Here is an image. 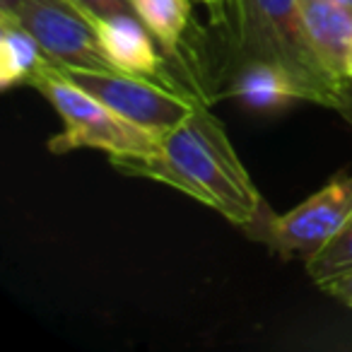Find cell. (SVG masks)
Returning a JSON list of instances; mask_svg holds the SVG:
<instances>
[{"mask_svg": "<svg viewBox=\"0 0 352 352\" xmlns=\"http://www.w3.org/2000/svg\"><path fill=\"white\" fill-rule=\"evenodd\" d=\"M336 3H338L340 8H345L347 12H352V0H336Z\"/></svg>", "mask_w": 352, "mask_h": 352, "instance_id": "obj_18", "label": "cell"}, {"mask_svg": "<svg viewBox=\"0 0 352 352\" xmlns=\"http://www.w3.org/2000/svg\"><path fill=\"white\" fill-rule=\"evenodd\" d=\"M201 3H206V6L210 8V10L215 12L217 17H222L225 8H230V0H201Z\"/></svg>", "mask_w": 352, "mask_h": 352, "instance_id": "obj_17", "label": "cell"}, {"mask_svg": "<svg viewBox=\"0 0 352 352\" xmlns=\"http://www.w3.org/2000/svg\"><path fill=\"white\" fill-rule=\"evenodd\" d=\"M30 87H34L63 118V131L49 140L54 155L73 150H102L109 157L150 155L162 140V135L118 116L102 99L78 87L58 65L41 70Z\"/></svg>", "mask_w": 352, "mask_h": 352, "instance_id": "obj_3", "label": "cell"}, {"mask_svg": "<svg viewBox=\"0 0 352 352\" xmlns=\"http://www.w3.org/2000/svg\"><path fill=\"white\" fill-rule=\"evenodd\" d=\"M49 65H56L41 44L12 17L0 15V87L30 85Z\"/></svg>", "mask_w": 352, "mask_h": 352, "instance_id": "obj_10", "label": "cell"}, {"mask_svg": "<svg viewBox=\"0 0 352 352\" xmlns=\"http://www.w3.org/2000/svg\"><path fill=\"white\" fill-rule=\"evenodd\" d=\"M347 80H352V54H350V60H347Z\"/></svg>", "mask_w": 352, "mask_h": 352, "instance_id": "obj_19", "label": "cell"}, {"mask_svg": "<svg viewBox=\"0 0 352 352\" xmlns=\"http://www.w3.org/2000/svg\"><path fill=\"white\" fill-rule=\"evenodd\" d=\"M94 27H97L99 39H102L109 58L116 63L118 70L157 80V82L171 87V82H166L169 80L166 58L157 51V39L150 34V30L142 25L135 12H121V15L107 17Z\"/></svg>", "mask_w": 352, "mask_h": 352, "instance_id": "obj_7", "label": "cell"}, {"mask_svg": "<svg viewBox=\"0 0 352 352\" xmlns=\"http://www.w3.org/2000/svg\"><path fill=\"white\" fill-rule=\"evenodd\" d=\"M307 273L318 287L328 280L352 273V217L326 249L307 261Z\"/></svg>", "mask_w": 352, "mask_h": 352, "instance_id": "obj_12", "label": "cell"}, {"mask_svg": "<svg viewBox=\"0 0 352 352\" xmlns=\"http://www.w3.org/2000/svg\"><path fill=\"white\" fill-rule=\"evenodd\" d=\"M333 111L340 113V116L347 121V126L352 128V80H345V85L340 87V92H338L336 109H333Z\"/></svg>", "mask_w": 352, "mask_h": 352, "instance_id": "obj_15", "label": "cell"}, {"mask_svg": "<svg viewBox=\"0 0 352 352\" xmlns=\"http://www.w3.org/2000/svg\"><path fill=\"white\" fill-rule=\"evenodd\" d=\"M78 87L102 99L118 116L135 126L164 135L176 128L196 109V99L176 92L174 87L152 82L150 78L123 73V70L60 68Z\"/></svg>", "mask_w": 352, "mask_h": 352, "instance_id": "obj_5", "label": "cell"}, {"mask_svg": "<svg viewBox=\"0 0 352 352\" xmlns=\"http://www.w3.org/2000/svg\"><path fill=\"white\" fill-rule=\"evenodd\" d=\"M70 3L80 8L94 25L107 20V17L121 15V12H135L131 0H70Z\"/></svg>", "mask_w": 352, "mask_h": 352, "instance_id": "obj_13", "label": "cell"}, {"mask_svg": "<svg viewBox=\"0 0 352 352\" xmlns=\"http://www.w3.org/2000/svg\"><path fill=\"white\" fill-rule=\"evenodd\" d=\"M299 10L307 39L321 68L338 85H345L347 60L352 54V12L336 0H299Z\"/></svg>", "mask_w": 352, "mask_h": 352, "instance_id": "obj_8", "label": "cell"}, {"mask_svg": "<svg viewBox=\"0 0 352 352\" xmlns=\"http://www.w3.org/2000/svg\"><path fill=\"white\" fill-rule=\"evenodd\" d=\"M230 94L256 113H275L304 102L292 78L283 68L263 60H241L230 85Z\"/></svg>", "mask_w": 352, "mask_h": 352, "instance_id": "obj_9", "label": "cell"}, {"mask_svg": "<svg viewBox=\"0 0 352 352\" xmlns=\"http://www.w3.org/2000/svg\"><path fill=\"white\" fill-rule=\"evenodd\" d=\"M12 20L39 41L58 68L118 70L94 22L70 0H25Z\"/></svg>", "mask_w": 352, "mask_h": 352, "instance_id": "obj_6", "label": "cell"}, {"mask_svg": "<svg viewBox=\"0 0 352 352\" xmlns=\"http://www.w3.org/2000/svg\"><path fill=\"white\" fill-rule=\"evenodd\" d=\"M123 176H138L186 193L241 227L256 220L263 196L239 160L225 126L196 102L182 123L162 135L150 155L109 157Z\"/></svg>", "mask_w": 352, "mask_h": 352, "instance_id": "obj_1", "label": "cell"}, {"mask_svg": "<svg viewBox=\"0 0 352 352\" xmlns=\"http://www.w3.org/2000/svg\"><path fill=\"white\" fill-rule=\"evenodd\" d=\"M131 3L135 15L162 49L174 51L182 44L191 20V0H131Z\"/></svg>", "mask_w": 352, "mask_h": 352, "instance_id": "obj_11", "label": "cell"}, {"mask_svg": "<svg viewBox=\"0 0 352 352\" xmlns=\"http://www.w3.org/2000/svg\"><path fill=\"white\" fill-rule=\"evenodd\" d=\"M22 6H25V0H0V15L15 17Z\"/></svg>", "mask_w": 352, "mask_h": 352, "instance_id": "obj_16", "label": "cell"}, {"mask_svg": "<svg viewBox=\"0 0 352 352\" xmlns=\"http://www.w3.org/2000/svg\"><path fill=\"white\" fill-rule=\"evenodd\" d=\"M352 217V174L326 184L289 212H273L263 203L261 212L244 232L263 241L280 258H309L323 251Z\"/></svg>", "mask_w": 352, "mask_h": 352, "instance_id": "obj_4", "label": "cell"}, {"mask_svg": "<svg viewBox=\"0 0 352 352\" xmlns=\"http://www.w3.org/2000/svg\"><path fill=\"white\" fill-rule=\"evenodd\" d=\"M321 289L328 297L338 299L340 304H345L347 309H352V273H345L340 278H333L328 283L321 285Z\"/></svg>", "mask_w": 352, "mask_h": 352, "instance_id": "obj_14", "label": "cell"}, {"mask_svg": "<svg viewBox=\"0 0 352 352\" xmlns=\"http://www.w3.org/2000/svg\"><path fill=\"white\" fill-rule=\"evenodd\" d=\"M241 60L278 65L292 78L304 102L336 109L338 85L314 56L299 0H230Z\"/></svg>", "mask_w": 352, "mask_h": 352, "instance_id": "obj_2", "label": "cell"}]
</instances>
